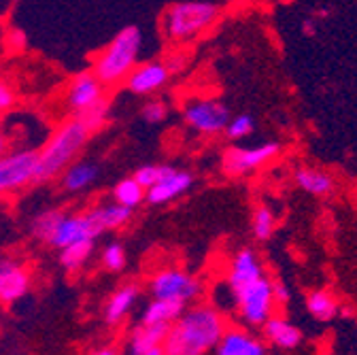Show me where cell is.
<instances>
[{"label": "cell", "instance_id": "obj_1", "mask_svg": "<svg viewBox=\"0 0 357 355\" xmlns=\"http://www.w3.org/2000/svg\"><path fill=\"white\" fill-rule=\"evenodd\" d=\"M226 328L221 310L213 304H188L168 326L160 349L164 355H208Z\"/></svg>", "mask_w": 357, "mask_h": 355}, {"label": "cell", "instance_id": "obj_2", "mask_svg": "<svg viewBox=\"0 0 357 355\" xmlns=\"http://www.w3.org/2000/svg\"><path fill=\"white\" fill-rule=\"evenodd\" d=\"M89 132L75 115L62 121L45 147L38 151L36 170H34V183H47L58 176L79 158L83 147L89 141Z\"/></svg>", "mask_w": 357, "mask_h": 355}, {"label": "cell", "instance_id": "obj_3", "mask_svg": "<svg viewBox=\"0 0 357 355\" xmlns=\"http://www.w3.org/2000/svg\"><path fill=\"white\" fill-rule=\"evenodd\" d=\"M143 47V32L137 26L121 28L109 45L98 54L94 62V75L102 85H117L126 81L132 68L139 62V54Z\"/></svg>", "mask_w": 357, "mask_h": 355}, {"label": "cell", "instance_id": "obj_4", "mask_svg": "<svg viewBox=\"0 0 357 355\" xmlns=\"http://www.w3.org/2000/svg\"><path fill=\"white\" fill-rule=\"evenodd\" d=\"M219 17V7L204 0L194 3H174L162 17L164 36L172 43H190L206 32Z\"/></svg>", "mask_w": 357, "mask_h": 355}, {"label": "cell", "instance_id": "obj_5", "mask_svg": "<svg viewBox=\"0 0 357 355\" xmlns=\"http://www.w3.org/2000/svg\"><path fill=\"white\" fill-rule=\"evenodd\" d=\"M232 304L236 306V313L245 326L261 328V324L275 313V298H273V281L266 275L241 289Z\"/></svg>", "mask_w": 357, "mask_h": 355}, {"label": "cell", "instance_id": "obj_6", "mask_svg": "<svg viewBox=\"0 0 357 355\" xmlns=\"http://www.w3.org/2000/svg\"><path fill=\"white\" fill-rule=\"evenodd\" d=\"M281 153L279 143H261L257 147H230L221 156V172L230 176V179H238V176H247L257 172L259 168L268 166L273 160H277Z\"/></svg>", "mask_w": 357, "mask_h": 355}, {"label": "cell", "instance_id": "obj_7", "mask_svg": "<svg viewBox=\"0 0 357 355\" xmlns=\"http://www.w3.org/2000/svg\"><path fill=\"white\" fill-rule=\"evenodd\" d=\"M36 149H17L0 156V198L34 183Z\"/></svg>", "mask_w": 357, "mask_h": 355}, {"label": "cell", "instance_id": "obj_8", "mask_svg": "<svg viewBox=\"0 0 357 355\" xmlns=\"http://www.w3.org/2000/svg\"><path fill=\"white\" fill-rule=\"evenodd\" d=\"M149 292L153 298L176 300L183 304H192L202 294V283L178 269H162L149 281Z\"/></svg>", "mask_w": 357, "mask_h": 355}, {"label": "cell", "instance_id": "obj_9", "mask_svg": "<svg viewBox=\"0 0 357 355\" xmlns=\"http://www.w3.org/2000/svg\"><path fill=\"white\" fill-rule=\"evenodd\" d=\"M230 111L221 100L215 98H200V100H190L183 107V121L198 135L204 137H215L230 121Z\"/></svg>", "mask_w": 357, "mask_h": 355}, {"label": "cell", "instance_id": "obj_10", "mask_svg": "<svg viewBox=\"0 0 357 355\" xmlns=\"http://www.w3.org/2000/svg\"><path fill=\"white\" fill-rule=\"evenodd\" d=\"M259 277H264V266H261L259 255L251 247H241L232 255L230 269H228V292H230V296L234 298L241 289H245L247 285H251Z\"/></svg>", "mask_w": 357, "mask_h": 355}, {"label": "cell", "instance_id": "obj_11", "mask_svg": "<svg viewBox=\"0 0 357 355\" xmlns=\"http://www.w3.org/2000/svg\"><path fill=\"white\" fill-rule=\"evenodd\" d=\"M100 98H105V85L94 75V70L77 73L70 79L66 92V107L73 115H79L81 111H85L89 105L98 103Z\"/></svg>", "mask_w": 357, "mask_h": 355}, {"label": "cell", "instance_id": "obj_12", "mask_svg": "<svg viewBox=\"0 0 357 355\" xmlns=\"http://www.w3.org/2000/svg\"><path fill=\"white\" fill-rule=\"evenodd\" d=\"M168 79H170L168 66L160 60H153V62L134 66L132 73L126 77V87H128V92L137 96H149L162 90L168 83Z\"/></svg>", "mask_w": 357, "mask_h": 355}, {"label": "cell", "instance_id": "obj_13", "mask_svg": "<svg viewBox=\"0 0 357 355\" xmlns=\"http://www.w3.org/2000/svg\"><path fill=\"white\" fill-rule=\"evenodd\" d=\"M194 186V174L188 170H176L170 168V172H166L162 179L151 186L145 194V200L153 206H162L168 204L172 200H176L178 196H183L192 190Z\"/></svg>", "mask_w": 357, "mask_h": 355}, {"label": "cell", "instance_id": "obj_14", "mask_svg": "<svg viewBox=\"0 0 357 355\" xmlns=\"http://www.w3.org/2000/svg\"><path fill=\"white\" fill-rule=\"evenodd\" d=\"M215 355H268L266 342L245 328H226L215 347Z\"/></svg>", "mask_w": 357, "mask_h": 355}, {"label": "cell", "instance_id": "obj_15", "mask_svg": "<svg viewBox=\"0 0 357 355\" xmlns=\"http://www.w3.org/2000/svg\"><path fill=\"white\" fill-rule=\"evenodd\" d=\"M261 336H264V342L273 345L277 349H283V351H294L304 340L302 330L298 326H294L287 317L275 315V313L261 324Z\"/></svg>", "mask_w": 357, "mask_h": 355}, {"label": "cell", "instance_id": "obj_16", "mask_svg": "<svg viewBox=\"0 0 357 355\" xmlns=\"http://www.w3.org/2000/svg\"><path fill=\"white\" fill-rule=\"evenodd\" d=\"M30 289V273L22 264L5 259L0 262V302L13 304Z\"/></svg>", "mask_w": 357, "mask_h": 355}, {"label": "cell", "instance_id": "obj_17", "mask_svg": "<svg viewBox=\"0 0 357 355\" xmlns=\"http://www.w3.org/2000/svg\"><path fill=\"white\" fill-rule=\"evenodd\" d=\"M294 181L302 192L315 198H332L338 188L334 174L317 166H298L294 170Z\"/></svg>", "mask_w": 357, "mask_h": 355}, {"label": "cell", "instance_id": "obj_18", "mask_svg": "<svg viewBox=\"0 0 357 355\" xmlns=\"http://www.w3.org/2000/svg\"><path fill=\"white\" fill-rule=\"evenodd\" d=\"M137 300H139V287L134 283L117 287L105 304V322L109 326L121 324L134 308V304H137Z\"/></svg>", "mask_w": 357, "mask_h": 355}, {"label": "cell", "instance_id": "obj_19", "mask_svg": "<svg viewBox=\"0 0 357 355\" xmlns=\"http://www.w3.org/2000/svg\"><path fill=\"white\" fill-rule=\"evenodd\" d=\"M166 332H168V326H151V324L137 326L128 338V353L143 355L151 349H160L166 338Z\"/></svg>", "mask_w": 357, "mask_h": 355}, {"label": "cell", "instance_id": "obj_20", "mask_svg": "<svg viewBox=\"0 0 357 355\" xmlns=\"http://www.w3.org/2000/svg\"><path fill=\"white\" fill-rule=\"evenodd\" d=\"M188 304L176 302V300H166V298H153L141 315V324H151V326H170L178 315L183 313Z\"/></svg>", "mask_w": 357, "mask_h": 355}, {"label": "cell", "instance_id": "obj_21", "mask_svg": "<svg viewBox=\"0 0 357 355\" xmlns=\"http://www.w3.org/2000/svg\"><path fill=\"white\" fill-rule=\"evenodd\" d=\"M306 308L321 324H330L340 315V302L330 289H315L306 296Z\"/></svg>", "mask_w": 357, "mask_h": 355}, {"label": "cell", "instance_id": "obj_22", "mask_svg": "<svg viewBox=\"0 0 357 355\" xmlns=\"http://www.w3.org/2000/svg\"><path fill=\"white\" fill-rule=\"evenodd\" d=\"M98 179V166L92 162H73L62 174V190L66 192H83L89 186H94V181Z\"/></svg>", "mask_w": 357, "mask_h": 355}, {"label": "cell", "instance_id": "obj_23", "mask_svg": "<svg viewBox=\"0 0 357 355\" xmlns=\"http://www.w3.org/2000/svg\"><path fill=\"white\" fill-rule=\"evenodd\" d=\"M277 230V217L266 202H259L251 211V234L257 243L271 241Z\"/></svg>", "mask_w": 357, "mask_h": 355}, {"label": "cell", "instance_id": "obj_24", "mask_svg": "<svg viewBox=\"0 0 357 355\" xmlns=\"http://www.w3.org/2000/svg\"><path fill=\"white\" fill-rule=\"evenodd\" d=\"M94 251V241H77L60 249V264L66 271L75 273L87 264V259L92 257Z\"/></svg>", "mask_w": 357, "mask_h": 355}, {"label": "cell", "instance_id": "obj_25", "mask_svg": "<svg viewBox=\"0 0 357 355\" xmlns=\"http://www.w3.org/2000/svg\"><path fill=\"white\" fill-rule=\"evenodd\" d=\"M145 188L134 179V176H128V179H121L119 183H115L113 188V200L121 206L128 209H137L145 202Z\"/></svg>", "mask_w": 357, "mask_h": 355}, {"label": "cell", "instance_id": "obj_26", "mask_svg": "<svg viewBox=\"0 0 357 355\" xmlns=\"http://www.w3.org/2000/svg\"><path fill=\"white\" fill-rule=\"evenodd\" d=\"M64 211H56V209H50V211H43L38 213L34 219H32V234L43 241V243H52L60 221L64 219Z\"/></svg>", "mask_w": 357, "mask_h": 355}, {"label": "cell", "instance_id": "obj_27", "mask_svg": "<svg viewBox=\"0 0 357 355\" xmlns=\"http://www.w3.org/2000/svg\"><path fill=\"white\" fill-rule=\"evenodd\" d=\"M109 111H111V105H109V100L107 98H100L98 103H94V105H89L85 111H81L79 115H75L89 132H94V130H100L105 123H107V119H109Z\"/></svg>", "mask_w": 357, "mask_h": 355}, {"label": "cell", "instance_id": "obj_28", "mask_svg": "<svg viewBox=\"0 0 357 355\" xmlns=\"http://www.w3.org/2000/svg\"><path fill=\"white\" fill-rule=\"evenodd\" d=\"M253 130H255V119L251 115H247V113L230 117L228 126L223 128V132H226V137L230 141H243V139L253 135Z\"/></svg>", "mask_w": 357, "mask_h": 355}, {"label": "cell", "instance_id": "obj_29", "mask_svg": "<svg viewBox=\"0 0 357 355\" xmlns=\"http://www.w3.org/2000/svg\"><path fill=\"white\" fill-rule=\"evenodd\" d=\"M102 217H105V226L107 230H117L121 226H126L128 221L132 219V209L128 206H121L117 202H111V204H102Z\"/></svg>", "mask_w": 357, "mask_h": 355}, {"label": "cell", "instance_id": "obj_30", "mask_svg": "<svg viewBox=\"0 0 357 355\" xmlns=\"http://www.w3.org/2000/svg\"><path fill=\"white\" fill-rule=\"evenodd\" d=\"M170 168L172 166H166V164H145V166H141L137 172H134L132 176L137 179L143 188H145V192L151 188V186H155L162 176L166 174V172H170Z\"/></svg>", "mask_w": 357, "mask_h": 355}, {"label": "cell", "instance_id": "obj_31", "mask_svg": "<svg viewBox=\"0 0 357 355\" xmlns=\"http://www.w3.org/2000/svg\"><path fill=\"white\" fill-rule=\"evenodd\" d=\"M126 249L119 243H111L102 251V266L109 273H121L126 269Z\"/></svg>", "mask_w": 357, "mask_h": 355}, {"label": "cell", "instance_id": "obj_32", "mask_svg": "<svg viewBox=\"0 0 357 355\" xmlns=\"http://www.w3.org/2000/svg\"><path fill=\"white\" fill-rule=\"evenodd\" d=\"M168 115V107L164 105V100H147L141 109V117L147 123H162Z\"/></svg>", "mask_w": 357, "mask_h": 355}, {"label": "cell", "instance_id": "obj_33", "mask_svg": "<svg viewBox=\"0 0 357 355\" xmlns=\"http://www.w3.org/2000/svg\"><path fill=\"white\" fill-rule=\"evenodd\" d=\"M15 105V92H13V87L0 79V115L7 113L11 107Z\"/></svg>", "mask_w": 357, "mask_h": 355}, {"label": "cell", "instance_id": "obj_34", "mask_svg": "<svg viewBox=\"0 0 357 355\" xmlns=\"http://www.w3.org/2000/svg\"><path fill=\"white\" fill-rule=\"evenodd\" d=\"M273 298H275V306H287L291 300V292L283 281H273Z\"/></svg>", "mask_w": 357, "mask_h": 355}, {"label": "cell", "instance_id": "obj_35", "mask_svg": "<svg viewBox=\"0 0 357 355\" xmlns=\"http://www.w3.org/2000/svg\"><path fill=\"white\" fill-rule=\"evenodd\" d=\"M188 62H190V58H188V54H183V52H178V54H172L164 64L168 66V70L170 73H181L185 66H188Z\"/></svg>", "mask_w": 357, "mask_h": 355}, {"label": "cell", "instance_id": "obj_36", "mask_svg": "<svg viewBox=\"0 0 357 355\" xmlns=\"http://www.w3.org/2000/svg\"><path fill=\"white\" fill-rule=\"evenodd\" d=\"M7 40H9L11 50L20 52V50H24V47H26V32H24V30H17V28H15V30H11V32H9Z\"/></svg>", "mask_w": 357, "mask_h": 355}, {"label": "cell", "instance_id": "obj_37", "mask_svg": "<svg viewBox=\"0 0 357 355\" xmlns=\"http://www.w3.org/2000/svg\"><path fill=\"white\" fill-rule=\"evenodd\" d=\"M300 30H302V34H304V36H308V38L317 36V32H319V28H317V20H315V17H304V20H302V24H300Z\"/></svg>", "mask_w": 357, "mask_h": 355}, {"label": "cell", "instance_id": "obj_38", "mask_svg": "<svg viewBox=\"0 0 357 355\" xmlns=\"http://www.w3.org/2000/svg\"><path fill=\"white\" fill-rule=\"evenodd\" d=\"M89 355H119V353L113 347H100V349H96L94 353H89Z\"/></svg>", "mask_w": 357, "mask_h": 355}, {"label": "cell", "instance_id": "obj_39", "mask_svg": "<svg viewBox=\"0 0 357 355\" xmlns=\"http://www.w3.org/2000/svg\"><path fill=\"white\" fill-rule=\"evenodd\" d=\"M3 153H7V139H5L3 132H0V156Z\"/></svg>", "mask_w": 357, "mask_h": 355}, {"label": "cell", "instance_id": "obj_40", "mask_svg": "<svg viewBox=\"0 0 357 355\" xmlns=\"http://www.w3.org/2000/svg\"><path fill=\"white\" fill-rule=\"evenodd\" d=\"M332 15V9H321L319 11V17H330Z\"/></svg>", "mask_w": 357, "mask_h": 355}, {"label": "cell", "instance_id": "obj_41", "mask_svg": "<svg viewBox=\"0 0 357 355\" xmlns=\"http://www.w3.org/2000/svg\"><path fill=\"white\" fill-rule=\"evenodd\" d=\"M143 355H164V353H162V349H151V351H147Z\"/></svg>", "mask_w": 357, "mask_h": 355}]
</instances>
